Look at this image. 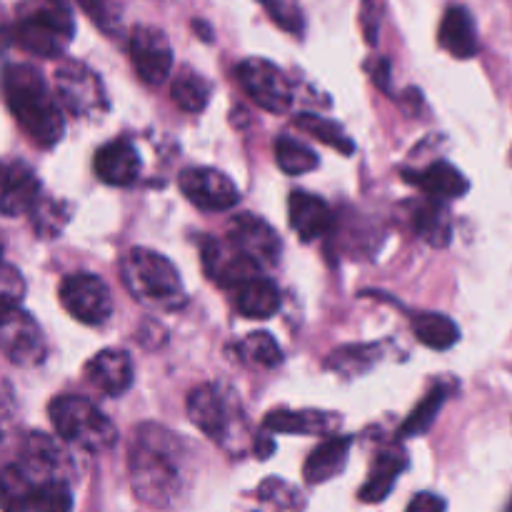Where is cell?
<instances>
[{
	"label": "cell",
	"mask_w": 512,
	"mask_h": 512,
	"mask_svg": "<svg viewBox=\"0 0 512 512\" xmlns=\"http://www.w3.org/2000/svg\"><path fill=\"white\" fill-rule=\"evenodd\" d=\"M180 443L170 430L158 425H143L130 450V485L143 503L165 508L180 493L183 480V455Z\"/></svg>",
	"instance_id": "6da1fadb"
},
{
	"label": "cell",
	"mask_w": 512,
	"mask_h": 512,
	"mask_svg": "<svg viewBox=\"0 0 512 512\" xmlns=\"http://www.w3.org/2000/svg\"><path fill=\"white\" fill-rule=\"evenodd\" d=\"M3 90L8 110L35 145L53 148L63 138V110L33 65H8L3 75Z\"/></svg>",
	"instance_id": "7a4b0ae2"
},
{
	"label": "cell",
	"mask_w": 512,
	"mask_h": 512,
	"mask_svg": "<svg viewBox=\"0 0 512 512\" xmlns=\"http://www.w3.org/2000/svg\"><path fill=\"white\" fill-rule=\"evenodd\" d=\"M125 288L138 303L155 310H178L185 300L178 268L150 248H133L120 263Z\"/></svg>",
	"instance_id": "3957f363"
},
{
	"label": "cell",
	"mask_w": 512,
	"mask_h": 512,
	"mask_svg": "<svg viewBox=\"0 0 512 512\" xmlns=\"http://www.w3.org/2000/svg\"><path fill=\"white\" fill-rule=\"evenodd\" d=\"M73 33V15L63 0H28L13 28L15 43L38 58H58Z\"/></svg>",
	"instance_id": "277c9868"
},
{
	"label": "cell",
	"mask_w": 512,
	"mask_h": 512,
	"mask_svg": "<svg viewBox=\"0 0 512 512\" xmlns=\"http://www.w3.org/2000/svg\"><path fill=\"white\" fill-rule=\"evenodd\" d=\"M48 415L55 433L65 443H75L90 453L113 448L118 440L115 425L90 400L78 398V395H58L50 403Z\"/></svg>",
	"instance_id": "5b68a950"
},
{
	"label": "cell",
	"mask_w": 512,
	"mask_h": 512,
	"mask_svg": "<svg viewBox=\"0 0 512 512\" xmlns=\"http://www.w3.org/2000/svg\"><path fill=\"white\" fill-rule=\"evenodd\" d=\"M188 418L200 433L220 445L230 438L235 420L243 415H240L238 400L225 385L208 383L188 395Z\"/></svg>",
	"instance_id": "8992f818"
},
{
	"label": "cell",
	"mask_w": 512,
	"mask_h": 512,
	"mask_svg": "<svg viewBox=\"0 0 512 512\" xmlns=\"http://www.w3.org/2000/svg\"><path fill=\"white\" fill-rule=\"evenodd\" d=\"M238 75L240 88L248 93V98L253 100L258 108L268 110L273 115L288 113L290 105H293V90H290L288 78L283 75V70L278 65H273L270 60L263 58H248L238 65L235 70Z\"/></svg>",
	"instance_id": "52a82bcc"
},
{
	"label": "cell",
	"mask_w": 512,
	"mask_h": 512,
	"mask_svg": "<svg viewBox=\"0 0 512 512\" xmlns=\"http://www.w3.org/2000/svg\"><path fill=\"white\" fill-rule=\"evenodd\" d=\"M60 303L70 318L83 325H103L113 313V295L110 288L90 273H75L60 283Z\"/></svg>",
	"instance_id": "ba28073f"
},
{
	"label": "cell",
	"mask_w": 512,
	"mask_h": 512,
	"mask_svg": "<svg viewBox=\"0 0 512 512\" xmlns=\"http://www.w3.org/2000/svg\"><path fill=\"white\" fill-rule=\"evenodd\" d=\"M55 88H58V98L63 108L68 113L78 115V118H90V115H98L108 108L103 83L83 63L68 60V63L60 65L55 70Z\"/></svg>",
	"instance_id": "9c48e42d"
},
{
	"label": "cell",
	"mask_w": 512,
	"mask_h": 512,
	"mask_svg": "<svg viewBox=\"0 0 512 512\" xmlns=\"http://www.w3.org/2000/svg\"><path fill=\"white\" fill-rule=\"evenodd\" d=\"M0 343H3V355L13 365L20 368H33L45 360V340L40 333L33 315L25 310H5L3 325H0Z\"/></svg>",
	"instance_id": "30bf717a"
},
{
	"label": "cell",
	"mask_w": 512,
	"mask_h": 512,
	"mask_svg": "<svg viewBox=\"0 0 512 512\" xmlns=\"http://www.w3.org/2000/svg\"><path fill=\"white\" fill-rule=\"evenodd\" d=\"M128 53L135 73L148 85H160L173 70V48L168 43V35L158 28H150V25L133 28Z\"/></svg>",
	"instance_id": "8fae6325"
},
{
	"label": "cell",
	"mask_w": 512,
	"mask_h": 512,
	"mask_svg": "<svg viewBox=\"0 0 512 512\" xmlns=\"http://www.w3.org/2000/svg\"><path fill=\"white\" fill-rule=\"evenodd\" d=\"M178 185L195 208L208 210V213H223V210L235 208L240 200V193L233 180L215 168L183 170Z\"/></svg>",
	"instance_id": "7c38bea8"
},
{
	"label": "cell",
	"mask_w": 512,
	"mask_h": 512,
	"mask_svg": "<svg viewBox=\"0 0 512 512\" xmlns=\"http://www.w3.org/2000/svg\"><path fill=\"white\" fill-rule=\"evenodd\" d=\"M203 268L208 278L225 290H238L240 285L260 275V265L228 240L225 243L210 238L203 240Z\"/></svg>",
	"instance_id": "4fadbf2b"
},
{
	"label": "cell",
	"mask_w": 512,
	"mask_h": 512,
	"mask_svg": "<svg viewBox=\"0 0 512 512\" xmlns=\"http://www.w3.org/2000/svg\"><path fill=\"white\" fill-rule=\"evenodd\" d=\"M228 243L235 245L240 253L248 255L250 260L263 268V265H275L280 258V245L278 233L265 223L258 215L243 213L230 223L228 228Z\"/></svg>",
	"instance_id": "5bb4252c"
},
{
	"label": "cell",
	"mask_w": 512,
	"mask_h": 512,
	"mask_svg": "<svg viewBox=\"0 0 512 512\" xmlns=\"http://www.w3.org/2000/svg\"><path fill=\"white\" fill-rule=\"evenodd\" d=\"M85 378L100 393L110 395V398H118V395L128 393L130 385H133V360H130V355L125 350H100L85 365Z\"/></svg>",
	"instance_id": "9a60e30c"
},
{
	"label": "cell",
	"mask_w": 512,
	"mask_h": 512,
	"mask_svg": "<svg viewBox=\"0 0 512 512\" xmlns=\"http://www.w3.org/2000/svg\"><path fill=\"white\" fill-rule=\"evenodd\" d=\"M288 218L290 228L295 230V235L303 243H313V240L328 235L330 228H333V210L328 208V203L318 195L305 193V190L290 193Z\"/></svg>",
	"instance_id": "2e32d148"
},
{
	"label": "cell",
	"mask_w": 512,
	"mask_h": 512,
	"mask_svg": "<svg viewBox=\"0 0 512 512\" xmlns=\"http://www.w3.org/2000/svg\"><path fill=\"white\" fill-rule=\"evenodd\" d=\"M65 458L68 455L63 453V448L50 435L30 433L23 445V458L18 460V465L35 485H45L63 478L60 468L65 465Z\"/></svg>",
	"instance_id": "e0dca14e"
},
{
	"label": "cell",
	"mask_w": 512,
	"mask_h": 512,
	"mask_svg": "<svg viewBox=\"0 0 512 512\" xmlns=\"http://www.w3.org/2000/svg\"><path fill=\"white\" fill-rule=\"evenodd\" d=\"M93 170L105 185L123 188L138 180L140 175V155L128 140H110L95 153Z\"/></svg>",
	"instance_id": "ac0fdd59"
},
{
	"label": "cell",
	"mask_w": 512,
	"mask_h": 512,
	"mask_svg": "<svg viewBox=\"0 0 512 512\" xmlns=\"http://www.w3.org/2000/svg\"><path fill=\"white\" fill-rule=\"evenodd\" d=\"M40 203V180L33 170L20 160L5 163L3 170V198H0V210L3 215L13 218L20 213H33L35 205Z\"/></svg>",
	"instance_id": "d6986e66"
},
{
	"label": "cell",
	"mask_w": 512,
	"mask_h": 512,
	"mask_svg": "<svg viewBox=\"0 0 512 512\" xmlns=\"http://www.w3.org/2000/svg\"><path fill=\"white\" fill-rule=\"evenodd\" d=\"M438 40L453 58L468 60L475 58L480 50L478 33H475V20L463 5H453L445 10L443 23H440Z\"/></svg>",
	"instance_id": "ffe728a7"
},
{
	"label": "cell",
	"mask_w": 512,
	"mask_h": 512,
	"mask_svg": "<svg viewBox=\"0 0 512 512\" xmlns=\"http://www.w3.org/2000/svg\"><path fill=\"white\" fill-rule=\"evenodd\" d=\"M405 178L408 183L418 185L425 195H430L433 200H453L460 195L468 193V180L460 173L455 165H450L448 160H435L433 165H428L425 170H405Z\"/></svg>",
	"instance_id": "44dd1931"
},
{
	"label": "cell",
	"mask_w": 512,
	"mask_h": 512,
	"mask_svg": "<svg viewBox=\"0 0 512 512\" xmlns=\"http://www.w3.org/2000/svg\"><path fill=\"white\" fill-rule=\"evenodd\" d=\"M340 425V415L323 410H273L265 418V428L273 433L300 435H330Z\"/></svg>",
	"instance_id": "7402d4cb"
},
{
	"label": "cell",
	"mask_w": 512,
	"mask_h": 512,
	"mask_svg": "<svg viewBox=\"0 0 512 512\" xmlns=\"http://www.w3.org/2000/svg\"><path fill=\"white\" fill-rule=\"evenodd\" d=\"M233 295L235 310L248 320H268L280 310L278 285L263 275L243 283L238 290H233Z\"/></svg>",
	"instance_id": "603a6c76"
},
{
	"label": "cell",
	"mask_w": 512,
	"mask_h": 512,
	"mask_svg": "<svg viewBox=\"0 0 512 512\" xmlns=\"http://www.w3.org/2000/svg\"><path fill=\"white\" fill-rule=\"evenodd\" d=\"M405 468H408V458H405L403 450L400 448L383 450V453L375 458L373 470H370L368 480H365V485L360 488L358 498L370 505L383 503V500L390 495V490L395 488V480L400 478V473H403Z\"/></svg>",
	"instance_id": "cb8c5ba5"
},
{
	"label": "cell",
	"mask_w": 512,
	"mask_h": 512,
	"mask_svg": "<svg viewBox=\"0 0 512 512\" xmlns=\"http://www.w3.org/2000/svg\"><path fill=\"white\" fill-rule=\"evenodd\" d=\"M350 445L353 440L350 438H330L325 443H320L318 448L310 453V458L305 460V483L310 485H320V483H328L330 478L340 473L345 468V460H348L350 453Z\"/></svg>",
	"instance_id": "d4e9b609"
},
{
	"label": "cell",
	"mask_w": 512,
	"mask_h": 512,
	"mask_svg": "<svg viewBox=\"0 0 512 512\" xmlns=\"http://www.w3.org/2000/svg\"><path fill=\"white\" fill-rule=\"evenodd\" d=\"M413 228L433 248H445L450 243V235H453V223H450L448 208L440 205V200L433 198L415 210Z\"/></svg>",
	"instance_id": "484cf974"
},
{
	"label": "cell",
	"mask_w": 512,
	"mask_h": 512,
	"mask_svg": "<svg viewBox=\"0 0 512 512\" xmlns=\"http://www.w3.org/2000/svg\"><path fill=\"white\" fill-rule=\"evenodd\" d=\"M413 333L430 350H450L460 340L458 325L440 313L418 315L413 320Z\"/></svg>",
	"instance_id": "4316f807"
},
{
	"label": "cell",
	"mask_w": 512,
	"mask_h": 512,
	"mask_svg": "<svg viewBox=\"0 0 512 512\" xmlns=\"http://www.w3.org/2000/svg\"><path fill=\"white\" fill-rule=\"evenodd\" d=\"M170 95H173L175 105L185 113H200L205 110L210 100V83L195 70L183 68L178 73V78H173L170 85Z\"/></svg>",
	"instance_id": "83f0119b"
},
{
	"label": "cell",
	"mask_w": 512,
	"mask_h": 512,
	"mask_svg": "<svg viewBox=\"0 0 512 512\" xmlns=\"http://www.w3.org/2000/svg\"><path fill=\"white\" fill-rule=\"evenodd\" d=\"M275 163L283 173L288 175H305V173H313L318 168V155L308 148L305 143L300 140H293L290 135H280L275 140Z\"/></svg>",
	"instance_id": "f1b7e54d"
},
{
	"label": "cell",
	"mask_w": 512,
	"mask_h": 512,
	"mask_svg": "<svg viewBox=\"0 0 512 512\" xmlns=\"http://www.w3.org/2000/svg\"><path fill=\"white\" fill-rule=\"evenodd\" d=\"M38 485L25 475L18 463L3 470V510L5 512H28L33 508V498Z\"/></svg>",
	"instance_id": "f546056e"
},
{
	"label": "cell",
	"mask_w": 512,
	"mask_h": 512,
	"mask_svg": "<svg viewBox=\"0 0 512 512\" xmlns=\"http://www.w3.org/2000/svg\"><path fill=\"white\" fill-rule=\"evenodd\" d=\"M295 125H298L303 133L313 135L315 140H320V143L328 145V148L338 150V153H343V155L355 153V143L350 140V135L345 133L338 123H333V120L320 118V115H313V113H303V115H298Z\"/></svg>",
	"instance_id": "4dcf8cb0"
},
{
	"label": "cell",
	"mask_w": 512,
	"mask_h": 512,
	"mask_svg": "<svg viewBox=\"0 0 512 512\" xmlns=\"http://www.w3.org/2000/svg\"><path fill=\"white\" fill-rule=\"evenodd\" d=\"M380 360L378 345H348L335 350L328 358L325 368L335 370L338 375H363Z\"/></svg>",
	"instance_id": "1f68e13d"
},
{
	"label": "cell",
	"mask_w": 512,
	"mask_h": 512,
	"mask_svg": "<svg viewBox=\"0 0 512 512\" xmlns=\"http://www.w3.org/2000/svg\"><path fill=\"white\" fill-rule=\"evenodd\" d=\"M445 398H448V388H445V385H435V388L430 390L418 405H415L413 413L405 418L400 433H403L405 438H415V435L428 433L430 425H433L435 418H438L440 408L445 405Z\"/></svg>",
	"instance_id": "d6a6232c"
},
{
	"label": "cell",
	"mask_w": 512,
	"mask_h": 512,
	"mask_svg": "<svg viewBox=\"0 0 512 512\" xmlns=\"http://www.w3.org/2000/svg\"><path fill=\"white\" fill-rule=\"evenodd\" d=\"M238 350L245 360L260 368H278L283 363V350L270 333H250Z\"/></svg>",
	"instance_id": "836d02e7"
},
{
	"label": "cell",
	"mask_w": 512,
	"mask_h": 512,
	"mask_svg": "<svg viewBox=\"0 0 512 512\" xmlns=\"http://www.w3.org/2000/svg\"><path fill=\"white\" fill-rule=\"evenodd\" d=\"M33 512H73V493L63 480L38 485L33 498Z\"/></svg>",
	"instance_id": "e575fe53"
},
{
	"label": "cell",
	"mask_w": 512,
	"mask_h": 512,
	"mask_svg": "<svg viewBox=\"0 0 512 512\" xmlns=\"http://www.w3.org/2000/svg\"><path fill=\"white\" fill-rule=\"evenodd\" d=\"M258 495L265 500V503L278 505V510L283 512L303 510V500H300V495L295 493V488H290L288 483H283V480H275V478L265 480V483L260 485Z\"/></svg>",
	"instance_id": "d590c367"
},
{
	"label": "cell",
	"mask_w": 512,
	"mask_h": 512,
	"mask_svg": "<svg viewBox=\"0 0 512 512\" xmlns=\"http://www.w3.org/2000/svg\"><path fill=\"white\" fill-rule=\"evenodd\" d=\"M33 228L38 235H55L68 220V208L63 203H45L40 200L33 208Z\"/></svg>",
	"instance_id": "8d00e7d4"
},
{
	"label": "cell",
	"mask_w": 512,
	"mask_h": 512,
	"mask_svg": "<svg viewBox=\"0 0 512 512\" xmlns=\"http://www.w3.org/2000/svg\"><path fill=\"white\" fill-rule=\"evenodd\" d=\"M23 295H25L23 275H20L13 265H5L3 283H0V305H3V313L5 310L20 308V303H23Z\"/></svg>",
	"instance_id": "74e56055"
},
{
	"label": "cell",
	"mask_w": 512,
	"mask_h": 512,
	"mask_svg": "<svg viewBox=\"0 0 512 512\" xmlns=\"http://www.w3.org/2000/svg\"><path fill=\"white\" fill-rule=\"evenodd\" d=\"M260 3L265 5L268 15L280 25V28L295 35L303 33V15H300L293 5L283 3V0H260Z\"/></svg>",
	"instance_id": "f35d334b"
},
{
	"label": "cell",
	"mask_w": 512,
	"mask_h": 512,
	"mask_svg": "<svg viewBox=\"0 0 512 512\" xmlns=\"http://www.w3.org/2000/svg\"><path fill=\"white\" fill-rule=\"evenodd\" d=\"M380 18H383V0H363V8H360V25H363L365 38H368L370 45L378 43Z\"/></svg>",
	"instance_id": "ab89813d"
},
{
	"label": "cell",
	"mask_w": 512,
	"mask_h": 512,
	"mask_svg": "<svg viewBox=\"0 0 512 512\" xmlns=\"http://www.w3.org/2000/svg\"><path fill=\"white\" fill-rule=\"evenodd\" d=\"M80 8L90 15L98 25L108 30L110 25V0H78Z\"/></svg>",
	"instance_id": "60d3db41"
},
{
	"label": "cell",
	"mask_w": 512,
	"mask_h": 512,
	"mask_svg": "<svg viewBox=\"0 0 512 512\" xmlns=\"http://www.w3.org/2000/svg\"><path fill=\"white\" fill-rule=\"evenodd\" d=\"M408 512H445L443 498L433 493H420L415 495L413 503L408 505Z\"/></svg>",
	"instance_id": "b9f144b4"
},
{
	"label": "cell",
	"mask_w": 512,
	"mask_h": 512,
	"mask_svg": "<svg viewBox=\"0 0 512 512\" xmlns=\"http://www.w3.org/2000/svg\"><path fill=\"white\" fill-rule=\"evenodd\" d=\"M388 75H390V63L385 58H380L378 68L373 70L375 85H378V88H383V90H388Z\"/></svg>",
	"instance_id": "7bdbcfd3"
},
{
	"label": "cell",
	"mask_w": 512,
	"mask_h": 512,
	"mask_svg": "<svg viewBox=\"0 0 512 512\" xmlns=\"http://www.w3.org/2000/svg\"><path fill=\"white\" fill-rule=\"evenodd\" d=\"M273 450H275L273 440H268V438H258V440H255V453H258L260 460L270 458V455H273Z\"/></svg>",
	"instance_id": "ee69618b"
},
{
	"label": "cell",
	"mask_w": 512,
	"mask_h": 512,
	"mask_svg": "<svg viewBox=\"0 0 512 512\" xmlns=\"http://www.w3.org/2000/svg\"><path fill=\"white\" fill-rule=\"evenodd\" d=\"M193 28H195V33H203V38L205 40H213V35H210V30H208V23H200V20H193Z\"/></svg>",
	"instance_id": "f6af8a7d"
},
{
	"label": "cell",
	"mask_w": 512,
	"mask_h": 512,
	"mask_svg": "<svg viewBox=\"0 0 512 512\" xmlns=\"http://www.w3.org/2000/svg\"><path fill=\"white\" fill-rule=\"evenodd\" d=\"M508 512H512V498H510V505H508Z\"/></svg>",
	"instance_id": "bcb514c9"
}]
</instances>
